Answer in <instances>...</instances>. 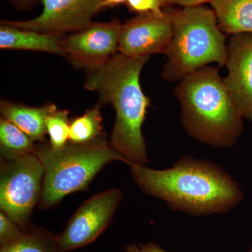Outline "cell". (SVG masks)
Returning <instances> with one entry per match:
<instances>
[{
	"label": "cell",
	"instance_id": "cell-1",
	"mask_svg": "<svg viewBox=\"0 0 252 252\" xmlns=\"http://www.w3.org/2000/svg\"><path fill=\"white\" fill-rule=\"evenodd\" d=\"M130 173L144 193L162 200L173 211L195 217L223 215L244 200L238 182L220 165L183 156L164 170L130 164Z\"/></svg>",
	"mask_w": 252,
	"mask_h": 252
},
{
	"label": "cell",
	"instance_id": "cell-2",
	"mask_svg": "<svg viewBox=\"0 0 252 252\" xmlns=\"http://www.w3.org/2000/svg\"><path fill=\"white\" fill-rule=\"evenodd\" d=\"M150 56H129L117 53L105 63L87 72L84 86L99 94L102 103L116 112L110 144L126 164L149 162L142 133L150 100L140 85V74Z\"/></svg>",
	"mask_w": 252,
	"mask_h": 252
},
{
	"label": "cell",
	"instance_id": "cell-3",
	"mask_svg": "<svg viewBox=\"0 0 252 252\" xmlns=\"http://www.w3.org/2000/svg\"><path fill=\"white\" fill-rule=\"evenodd\" d=\"M175 94L182 125L190 137L217 149L236 144L244 117L217 68L207 65L186 76Z\"/></svg>",
	"mask_w": 252,
	"mask_h": 252
},
{
	"label": "cell",
	"instance_id": "cell-4",
	"mask_svg": "<svg viewBox=\"0 0 252 252\" xmlns=\"http://www.w3.org/2000/svg\"><path fill=\"white\" fill-rule=\"evenodd\" d=\"M165 54L162 77L169 82L180 81L211 63L224 66L225 35L214 10L200 5L175 11L173 33Z\"/></svg>",
	"mask_w": 252,
	"mask_h": 252
},
{
	"label": "cell",
	"instance_id": "cell-5",
	"mask_svg": "<svg viewBox=\"0 0 252 252\" xmlns=\"http://www.w3.org/2000/svg\"><path fill=\"white\" fill-rule=\"evenodd\" d=\"M35 154L44 167L41 209H48L69 194L84 190L106 165L125 158L105 137L93 143L69 142L54 150L49 144L36 145Z\"/></svg>",
	"mask_w": 252,
	"mask_h": 252
},
{
	"label": "cell",
	"instance_id": "cell-6",
	"mask_svg": "<svg viewBox=\"0 0 252 252\" xmlns=\"http://www.w3.org/2000/svg\"><path fill=\"white\" fill-rule=\"evenodd\" d=\"M43 178L44 167L35 154L1 160L0 209L24 230L40 202Z\"/></svg>",
	"mask_w": 252,
	"mask_h": 252
},
{
	"label": "cell",
	"instance_id": "cell-7",
	"mask_svg": "<svg viewBox=\"0 0 252 252\" xmlns=\"http://www.w3.org/2000/svg\"><path fill=\"white\" fill-rule=\"evenodd\" d=\"M122 197V190L114 188L84 202L58 235L60 251L67 252L94 242L112 221Z\"/></svg>",
	"mask_w": 252,
	"mask_h": 252
},
{
	"label": "cell",
	"instance_id": "cell-8",
	"mask_svg": "<svg viewBox=\"0 0 252 252\" xmlns=\"http://www.w3.org/2000/svg\"><path fill=\"white\" fill-rule=\"evenodd\" d=\"M40 15L28 21H6L1 24L43 33L64 36L89 27L93 18L103 9L104 0H41Z\"/></svg>",
	"mask_w": 252,
	"mask_h": 252
},
{
	"label": "cell",
	"instance_id": "cell-9",
	"mask_svg": "<svg viewBox=\"0 0 252 252\" xmlns=\"http://www.w3.org/2000/svg\"><path fill=\"white\" fill-rule=\"evenodd\" d=\"M122 24L114 19L93 23L82 31L61 38L64 57L77 69L86 72L102 65L119 51Z\"/></svg>",
	"mask_w": 252,
	"mask_h": 252
},
{
	"label": "cell",
	"instance_id": "cell-10",
	"mask_svg": "<svg viewBox=\"0 0 252 252\" xmlns=\"http://www.w3.org/2000/svg\"><path fill=\"white\" fill-rule=\"evenodd\" d=\"M174 13H144L130 18L122 25L119 52L129 56L165 54L173 33Z\"/></svg>",
	"mask_w": 252,
	"mask_h": 252
},
{
	"label": "cell",
	"instance_id": "cell-11",
	"mask_svg": "<svg viewBox=\"0 0 252 252\" xmlns=\"http://www.w3.org/2000/svg\"><path fill=\"white\" fill-rule=\"evenodd\" d=\"M225 65V85L244 119L252 122V33L233 34Z\"/></svg>",
	"mask_w": 252,
	"mask_h": 252
},
{
	"label": "cell",
	"instance_id": "cell-12",
	"mask_svg": "<svg viewBox=\"0 0 252 252\" xmlns=\"http://www.w3.org/2000/svg\"><path fill=\"white\" fill-rule=\"evenodd\" d=\"M57 107L54 104L41 107H31L10 101L1 100V117L17 126L34 141L42 142L45 140L46 120Z\"/></svg>",
	"mask_w": 252,
	"mask_h": 252
},
{
	"label": "cell",
	"instance_id": "cell-13",
	"mask_svg": "<svg viewBox=\"0 0 252 252\" xmlns=\"http://www.w3.org/2000/svg\"><path fill=\"white\" fill-rule=\"evenodd\" d=\"M62 36L18 29L1 23L0 48L1 49L39 51L64 56L61 46Z\"/></svg>",
	"mask_w": 252,
	"mask_h": 252
},
{
	"label": "cell",
	"instance_id": "cell-14",
	"mask_svg": "<svg viewBox=\"0 0 252 252\" xmlns=\"http://www.w3.org/2000/svg\"><path fill=\"white\" fill-rule=\"evenodd\" d=\"M210 3L223 33H252V0H212Z\"/></svg>",
	"mask_w": 252,
	"mask_h": 252
},
{
	"label": "cell",
	"instance_id": "cell-15",
	"mask_svg": "<svg viewBox=\"0 0 252 252\" xmlns=\"http://www.w3.org/2000/svg\"><path fill=\"white\" fill-rule=\"evenodd\" d=\"M36 145L31 137L12 123L0 119V151L1 159L11 160L35 154Z\"/></svg>",
	"mask_w": 252,
	"mask_h": 252
},
{
	"label": "cell",
	"instance_id": "cell-16",
	"mask_svg": "<svg viewBox=\"0 0 252 252\" xmlns=\"http://www.w3.org/2000/svg\"><path fill=\"white\" fill-rule=\"evenodd\" d=\"M0 252H61L59 236L44 228L28 227L17 240L0 247Z\"/></svg>",
	"mask_w": 252,
	"mask_h": 252
},
{
	"label": "cell",
	"instance_id": "cell-17",
	"mask_svg": "<svg viewBox=\"0 0 252 252\" xmlns=\"http://www.w3.org/2000/svg\"><path fill=\"white\" fill-rule=\"evenodd\" d=\"M104 137L100 104L86 111L70 123L69 142L71 143L90 144Z\"/></svg>",
	"mask_w": 252,
	"mask_h": 252
},
{
	"label": "cell",
	"instance_id": "cell-18",
	"mask_svg": "<svg viewBox=\"0 0 252 252\" xmlns=\"http://www.w3.org/2000/svg\"><path fill=\"white\" fill-rule=\"evenodd\" d=\"M70 121L67 110H55L46 120V131L49 136L51 149L59 150L68 144L70 130Z\"/></svg>",
	"mask_w": 252,
	"mask_h": 252
},
{
	"label": "cell",
	"instance_id": "cell-19",
	"mask_svg": "<svg viewBox=\"0 0 252 252\" xmlns=\"http://www.w3.org/2000/svg\"><path fill=\"white\" fill-rule=\"evenodd\" d=\"M25 230L2 211L0 212V245H7L17 240Z\"/></svg>",
	"mask_w": 252,
	"mask_h": 252
},
{
	"label": "cell",
	"instance_id": "cell-20",
	"mask_svg": "<svg viewBox=\"0 0 252 252\" xmlns=\"http://www.w3.org/2000/svg\"><path fill=\"white\" fill-rule=\"evenodd\" d=\"M126 4L131 11L138 14L154 13L162 14L164 13L162 7L167 3L165 0H126Z\"/></svg>",
	"mask_w": 252,
	"mask_h": 252
},
{
	"label": "cell",
	"instance_id": "cell-21",
	"mask_svg": "<svg viewBox=\"0 0 252 252\" xmlns=\"http://www.w3.org/2000/svg\"><path fill=\"white\" fill-rule=\"evenodd\" d=\"M126 252H167L157 244L149 242L146 244L132 243L124 248Z\"/></svg>",
	"mask_w": 252,
	"mask_h": 252
},
{
	"label": "cell",
	"instance_id": "cell-22",
	"mask_svg": "<svg viewBox=\"0 0 252 252\" xmlns=\"http://www.w3.org/2000/svg\"><path fill=\"white\" fill-rule=\"evenodd\" d=\"M13 5L19 10H29L34 6L41 0H10Z\"/></svg>",
	"mask_w": 252,
	"mask_h": 252
},
{
	"label": "cell",
	"instance_id": "cell-23",
	"mask_svg": "<svg viewBox=\"0 0 252 252\" xmlns=\"http://www.w3.org/2000/svg\"><path fill=\"white\" fill-rule=\"evenodd\" d=\"M212 0H167L168 4L180 5L184 7L200 6L205 2H211Z\"/></svg>",
	"mask_w": 252,
	"mask_h": 252
},
{
	"label": "cell",
	"instance_id": "cell-24",
	"mask_svg": "<svg viewBox=\"0 0 252 252\" xmlns=\"http://www.w3.org/2000/svg\"><path fill=\"white\" fill-rule=\"evenodd\" d=\"M126 0H104L103 8L126 3Z\"/></svg>",
	"mask_w": 252,
	"mask_h": 252
},
{
	"label": "cell",
	"instance_id": "cell-25",
	"mask_svg": "<svg viewBox=\"0 0 252 252\" xmlns=\"http://www.w3.org/2000/svg\"><path fill=\"white\" fill-rule=\"evenodd\" d=\"M248 252H252V246L250 248V250H249Z\"/></svg>",
	"mask_w": 252,
	"mask_h": 252
},
{
	"label": "cell",
	"instance_id": "cell-26",
	"mask_svg": "<svg viewBox=\"0 0 252 252\" xmlns=\"http://www.w3.org/2000/svg\"><path fill=\"white\" fill-rule=\"evenodd\" d=\"M165 1H166L167 4H168V1H167V0H165Z\"/></svg>",
	"mask_w": 252,
	"mask_h": 252
}]
</instances>
